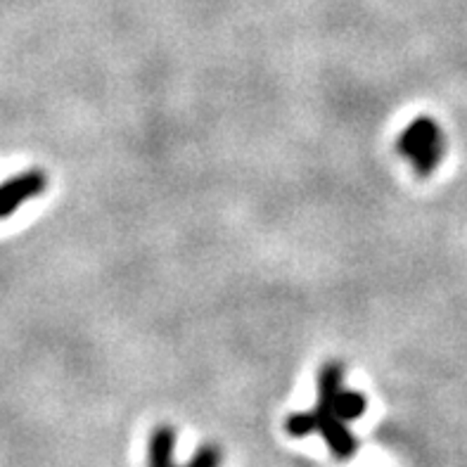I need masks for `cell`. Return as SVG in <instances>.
Listing matches in <instances>:
<instances>
[{"label":"cell","instance_id":"obj_1","mask_svg":"<svg viewBox=\"0 0 467 467\" xmlns=\"http://www.w3.org/2000/svg\"><path fill=\"white\" fill-rule=\"evenodd\" d=\"M344 382V368L337 361H330L320 368L318 373V403L314 410L308 413H292L285 420V432L290 437H308V434L318 432L323 441L327 444L330 453L337 461H351L358 451V441L347 427V422L337 413V399L339 389Z\"/></svg>","mask_w":467,"mask_h":467},{"label":"cell","instance_id":"obj_5","mask_svg":"<svg viewBox=\"0 0 467 467\" xmlns=\"http://www.w3.org/2000/svg\"><path fill=\"white\" fill-rule=\"evenodd\" d=\"M335 403H337V413H339V418H342L344 422L358 420V418H361V415L366 413V409H368V401H366V397H363L361 391L344 389V387L339 389Z\"/></svg>","mask_w":467,"mask_h":467},{"label":"cell","instance_id":"obj_6","mask_svg":"<svg viewBox=\"0 0 467 467\" xmlns=\"http://www.w3.org/2000/svg\"><path fill=\"white\" fill-rule=\"evenodd\" d=\"M221 451L216 446H202L185 467H221Z\"/></svg>","mask_w":467,"mask_h":467},{"label":"cell","instance_id":"obj_3","mask_svg":"<svg viewBox=\"0 0 467 467\" xmlns=\"http://www.w3.org/2000/svg\"><path fill=\"white\" fill-rule=\"evenodd\" d=\"M47 178L43 171H26L17 178H10L0 185V219L10 216L17 207L31 197H38L46 190Z\"/></svg>","mask_w":467,"mask_h":467},{"label":"cell","instance_id":"obj_4","mask_svg":"<svg viewBox=\"0 0 467 467\" xmlns=\"http://www.w3.org/2000/svg\"><path fill=\"white\" fill-rule=\"evenodd\" d=\"M176 449V430L169 425L157 427L148 444V467H178L173 462Z\"/></svg>","mask_w":467,"mask_h":467},{"label":"cell","instance_id":"obj_2","mask_svg":"<svg viewBox=\"0 0 467 467\" xmlns=\"http://www.w3.org/2000/svg\"><path fill=\"white\" fill-rule=\"evenodd\" d=\"M444 130L430 117L413 119L397 140V150L403 160H409L418 176L427 178L437 171L444 160Z\"/></svg>","mask_w":467,"mask_h":467}]
</instances>
